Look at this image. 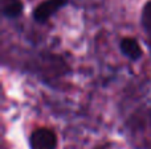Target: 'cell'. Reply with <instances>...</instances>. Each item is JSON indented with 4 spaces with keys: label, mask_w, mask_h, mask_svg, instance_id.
<instances>
[{
    "label": "cell",
    "mask_w": 151,
    "mask_h": 149,
    "mask_svg": "<svg viewBox=\"0 0 151 149\" xmlns=\"http://www.w3.org/2000/svg\"><path fill=\"white\" fill-rule=\"evenodd\" d=\"M28 144L29 149H57L58 136L52 128L40 127L29 135Z\"/></svg>",
    "instance_id": "cell-1"
},
{
    "label": "cell",
    "mask_w": 151,
    "mask_h": 149,
    "mask_svg": "<svg viewBox=\"0 0 151 149\" xmlns=\"http://www.w3.org/2000/svg\"><path fill=\"white\" fill-rule=\"evenodd\" d=\"M23 0H1V13L7 18H17L23 15Z\"/></svg>",
    "instance_id": "cell-4"
},
{
    "label": "cell",
    "mask_w": 151,
    "mask_h": 149,
    "mask_svg": "<svg viewBox=\"0 0 151 149\" xmlns=\"http://www.w3.org/2000/svg\"><path fill=\"white\" fill-rule=\"evenodd\" d=\"M119 50L127 60L133 61V62L141 60L142 55H143V49H142L141 44L134 37H123V38H121Z\"/></svg>",
    "instance_id": "cell-3"
},
{
    "label": "cell",
    "mask_w": 151,
    "mask_h": 149,
    "mask_svg": "<svg viewBox=\"0 0 151 149\" xmlns=\"http://www.w3.org/2000/svg\"><path fill=\"white\" fill-rule=\"evenodd\" d=\"M68 3L69 0H44L35 7L32 17L36 23L45 24L53 15H56Z\"/></svg>",
    "instance_id": "cell-2"
},
{
    "label": "cell",
    "mask_w": 151,
    "mask_h": 149,
    "mask_svg": "<svg viewBox=\"0 0 151 149\" xmlns=\"http://www.w3.org/2000/svg\"><path fill=\"white\" fill-rule=\"evenodd\" d=\"M141 23L143 26L145 34H146V40H147V45L150 48V53H151V0L145 4L143 9H142V15H141Z\"/></svg>",
    "instance_id": "cell-5"
}]
</instances>
